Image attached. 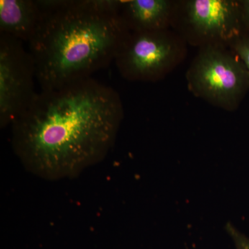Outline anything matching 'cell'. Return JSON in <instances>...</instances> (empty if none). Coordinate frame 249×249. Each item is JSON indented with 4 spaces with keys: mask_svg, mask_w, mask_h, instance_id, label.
<instances>
[{
    "mask_svg": "<svg viewBox=\"0 0 249 249\" xmlns=\"http://www.w3.org/2000/svg\"><path fill=\"white\" fill-rule=\"evenodd\" d=\"M124 116L119 93L88 78L37 93L11 124V145L31 175L73 179L107 157Z\"/></svg>",
    "mask_w": 249,
    "mask_h": 249,
    "instance_id": "1",
    "label": "cell"
},
{
    "mask_svg": "<svg viewBox=\"0 0 249 249\" xmlns=\"http://www.w3.org/2000/svg\"><path fill=\"white\" fill-rule=\"evenodd\" d=\"M42 17L29 42L41 91L91 78L115 60L129 31L119 0H39Z\"/></svg>",
    "mask_w": 249,
    "mask_h": 249,
    "instance_id": "2",
    "label": "cell"
},
{
    "mask_svg": "<svg viewBox=\"0 0 249 249\" xmlns=\"http://www.w3.org/2000/svg\"><path fill=\"white\" fill-rule=\"evenodd\" d=\"M191 90L198 97L229 110L238 107L249 89V76L238 56L217 46L205 47L188 72Z\"/></svg>",
    "mask_w": 249,
    "mask_h": 249,
    "instance_id": "3",
    "label": "cell"
},
{
    "mask_svg": "<svg viewBox=\"0 0 249 249\" xmlns=\"http://www.w3.org/2000/svg\"><path fill=\"white\" fill-rule=\"evenodd\" d=\"M34 60L22 41L0 34V127L5 128L30 106L37 92Z\"/></svg>",
    "mask_w": 249,
    "mask_h": 249,
    "instance_id": "4",
    "label": "cell"
},
{
    "mask_svg": "<svg viewBox=\"0 0 249 249\" xmlns=\"http://www.w3.org/2000/svg\"><path fill=\"white\" fill-rule=\"evenodd\" d=\"M175 54V43L163 30L129 32L114 60L124 78L149 81L165 73Z\"/></svg>",
    "mask_w": 249,
    "mask_h": 249,
    "instance_id": "5",
    "label": "cell"
},
{
    "mask_svg": "<svg viewBox=\"0 0 249 249\" xmlns=\"http://www.w3.org/2000/svg\"><path fill=\"white\" fill-rule=\"evenodd\" d=\"M187 22L196 35L208 40L233 42L243 24L240 3L227 0H191L186 6Z\"/></svg>",
    "mask_w": 249,
    "mask_h": 249,
    "instance_id": "6",
    "label": "cell"
},
{
    "mask_svg": "<svg viewBox=\"0 0 249 249\" xmlns=\"http://www.w3.org/2000/svg\"><path fill=\"white\" fill-rule=\"evenodd\" d=\"M38 0H1L0 34L29 43L42 17Z\"/></svg>",
    "mask_w": 249,
    "mask_h": 249,
    "instance_id": "7",
    "label": "cell"
},
{
    "mask_svg": "<svg viewBox=\"0 0 249 249\" xmlns=\"http://www.w3.org/2000/svg\"><path fill=\"white\" fill-rule=\"evenodd\" d=\"M170 9L166 0H119L118 14L129 31H161L168 23Z\"/></svg>",
    "mask_w": 249,
    "mask_h": 249,
    "instance_id": "8",
    "label": "cell"
},
{
    "mask_svg": "<svg viewBox=\"0 0 249 249\" xmlns=\"http://www.w3.org/2000/svg\"><path fill=\"white\" fill-rule=\"evenodd\" d=\"M237 56L245 64L249 76V36H242L232 42Z\"/></svg>",
    "mask_w": 249,
    "mask_h": 249,
    "instance_id": "9",
    "label": "cell"
},
{
    "mask_svg": "<svg viewBox=\"0 0 249 249\" xmlns=\"http://www.w3.org/2000/svg\"><path fill=\"white\" fill-rule=\"evenodd\" d=\"M226 231L233 242L236 249H249V237L240 231L231 222L226 224Z\"/></svg>",
    "mask_w": 249,
    "mask_h": 249,
    "instance_id": "10",
    "label": "cell"
},
{
    "mask_svg": "<svg viewBox=\"0 0 249 249\" xmlns=\"http://www.w3.org/2000/svg\"><path fill=\"white\" fill-rule=\"evenodd\" d=\"M240 8L242 22L249 30V0L241 1Z\"/></svg>",
    "mask_w": 249,
    "mask_h": 249,
    "instance_id": "11",
    "label": "cell"
}]
</instances>
